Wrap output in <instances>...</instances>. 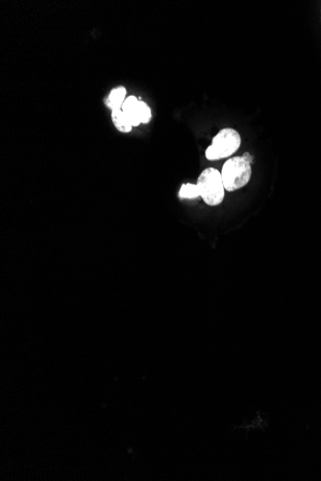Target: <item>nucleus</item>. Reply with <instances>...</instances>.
Instances as JSON below:
<instances>
[{
	"mask_svg": "<svg viewBox=\"0 0 321 481\" xmlns=\"http://www.w3.org/2000/svg\"><path fill=\"white\" fill-rule=\"evenodd\" d=\"M253 156L244 153L229 159L222 166L221 177L225 191H235L246 186L251 178Z\"/></svg>",
	"mask_w": 321,
	"mask_h": 481,
	"instance_id": "nucleus-1",
	"label": "nucleus"
},
{
	"mask_svg": "<svg viewBox=\"0 0 321 481\" xmlns=\"http://www.w3.org/2000/svg\"><path fill=\"white\" fill-rule=\"evenodd\" d=\"M199 194L209 206L221 204L224 199V184L221 172L213 167L205 169L197 180Z\"/></svg>",
	"mask_w": 321,
	"mask_h": 481,
	"instance_id": "nucleus-2",
	"label": "nucleus"
},
{
	"mask_svg": "<svg viewBox=\"0 0 321 481\" xmlns=\"http://www.w3.org/2000/svg\"><path fill=\"white\" fill-rule=\"evenodd\" d=\"M242 143L240 134L232 128H224L213 139L211 145L205 152L209 161L228 158L236 153Z\"/></svg>",
	"mask_w": 321,
	"mask_h": 481,
	"instance_id": "nucleus-3",
	"label": "nucleus"
},
{
	"mask_svg": "<svg viewBox=\"0 0 321 481\" xmlns=\"http://www.w3.org/2000/svg\"><path fill=\"white\" fill-rule=\"evenodd\" d=\"M139 102H140V100H139L136 96L130 95L126 98L125 103H123V108H121L126 118H127L130 123L132 124L133 127H136V126L141 124Z\"/></svg>",
	"mask_w": 321,
	"mask_h": 481,
	"instance_id": "nucleus-4",
	"label": "nucleus"
},
{
	"mask_svg": "<svg viewBox=\"0 0 321 481\" xmlns=\"http://www.w3.org/2000/svg\"><path fill=\"white\" fill-rule=\"evenodd\" d=\"M126 95H127V90L125 87L113 88L109 93L107 100H106V106L111 111L120 110L126 98H127Z\"/></svg>",
	"mask_w": 321,
	"mask_h": 481,
	"instance_id": "nucleus-5",
	"label": "nucleus"
},
{
	"mask_svg": "<svg viewBox=\"0 0 321 481\" xmlns=\"http://www.w3.org/2000/svg\"><path fill=\"white\" fill-rule=\"evenodd\" d=\"M111 118H112V121L113 125H115L116 129L120 133H130L132 131L133 126L126 118L125 113L121 110L112 111L111 113Z\"/></svg>",
	"mask_w": 321,
	"mask_h": 481,
	"instance_id": "nucleus-6",
	"label": "nucleus"
},
{
	"mask_svg": "<svg viewBox=\"0 0 321 481\" xmlns=\"http://www.w3.org/2000/svg\"><path fill=\"white\" fill-rule=\"evenodd\" d=\"M201 196L197 184H185L181 187L179 191V197L181 199H196Z\"/></svg>",
	"mask_w": 321,
	"mask_h": 481,
	"instance_id": "nucleus-7",
	"label": "nucleus"
},
{
	"mask_svg": "<svg viewBox=\"0 0 321 481\" xmlns=\"http://www.w3.org/2000/svg\"><path fill=\"white\" fill-rule=\"evenodd\" d=\"M139 107H140L141 123L148 124L150 123L151 118H152V111H151L150 107H149L148 104L141 100L139 102Z\"/></svg>",
	"mask_w": 321,
	"mask_h": 481,
	"instance_id": "nucleus-8",
	"label": "nucleus"
}]
</instances>
